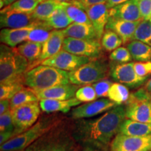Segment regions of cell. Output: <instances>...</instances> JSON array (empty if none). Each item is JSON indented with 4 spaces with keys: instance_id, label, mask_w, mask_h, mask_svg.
<instances>
[{
    "instance_id": "cell-27",
    "label": "cell",
    "mask_w": 151,
    "mask_h": 151,
    "mask_svg": "<svg viewBox=\"0 0 151 151\" xmlns=\"http://www.w3.org/2000/svg\"><path fill=\"white\" fill-rule=\"evenodd\" d=\"M62 6V3L53 0H43L37 6L32 16L36 20H46L57 9Z\"/></svg>"
},
{
    "instance_id": "cell-13",
    "label": "cell",
    "mask_w": 151,
    "mask_h": 151,
    "mask_svg": "<svg viewBox=\"0 0 151 151\" xmlns=\"http://www.w3.org/2000/svg\"><path fill=\"white\" fill-rule=\"evenodd\" d=\"M151 101L139 99L132 93L124 104L126 118L134 121L151 124Z\"/></svg>"
},
{
    "instance_id": "cell-19",
    "label": "cell",
    "mask_w": 151,
    "mask_h": 151,
    "mask_svg": "<svg viewBox=\"0 0 151 151\" xmlns=\"http://www.w3.org/2000/svg\"><path fill=\"white\" fill-rule=\"evenodd\" d=\"M65 36L62 29H54L50 33V37L43 44L42 52L39 59L35 64V67L40 65L41 62L48 58H51L62 50Z\"/></svg>"
},
{
    "instance_id": "cell-39",
    "label": "cell",
    "mask_w": 151,
    "mask_h": 151,
    "mask_svg": "<svg viewBox=\"0 0 151 151\" xmlns=\"http://www.w3.org/2000/svg\"><path fill=\"white\" fill-rule=\"evenodd\" d=\"M15 126L13 121L11 111L9 110L3 114L0 115V131L11 132L14 134Z\"/></svg>"
},
{
    "instance_id": "cell-32",
    "label": "cell",
    "mask_w": 151,
    "mask_h": 151,
    "mask_svg": "<svg viewBox=\"0 0 151 151\" xmlns=\"http://www.w3.org/2000/svg\"><path fill=\"white\" fill-rule=\"evenodd\" d=\"M43 0H18L3 8L1 11H15L24 14H32L37 6Z\"/></svg>"
},
{
    "instance_id": "cell-17",
    "label": "cell",
    "mask_w": 151,
    "mask_h": 151,
    "mask_svg": "<svg viewBox=\"0 0 151 151\" xmlns=\"http://www.w3.org/2000/svg\"><path fill=\"white\" fill-rule=\"evenodd\" d=\"M35 18L32 14H24L15 11H1L0 14V25L2 28L26 27L35 22Z\"/></svg>"
},
{
    "instance_id": "cell-34",
    "label": "cell",
    "mask_w": 151,
    "mask_h": 151,
    "mask_svg": "<svg viewBox=\"0 0 151 151\" xmlns=\"http://www.w3.org/2000/svg\"><path fill=\"white\" fill-rule=\"evenodd\" d=\"M133 40L141 41L151 46V20H141L134 35Z\"/></svg>"
},
{
    "instance_id": "cell-47",
    "label": "cell",
    "mask_w": 151,
    "mask_h": 151,
    "mask_svg": "<svg viewBox=\"0 0 151 151\" xmlns=\"http://www.w3.org/2000/svg\"><path fill=\"white\" fill-rule=\"evenodd\" d=\"M18 0H0V8L2 9V8H5L6 6L12 4Z\"/></svg>"
},
{
    "instance_id": "cell-30",
    "label": "cell",
    "mask_w": 151,
    "mask_h": 151,
    "mask_svg": "<svg viewBox=\"0 0 151 151\" xmlns=\"http://www.w3.org/2000/svg\"><path fill=\"white\" fill-rule=\"evenodd\" d=\"M129 90L124 85L120 83H113L108 93V98L117 105H122L129 99Z\"/></svg>"
},
{
    "instance_id": "cell-21",
    "label": "cell",
    "mask_w": 151,
    "mask_h": 151,
    "mask_svg": "<svg viewBox=\"0 0 151 151\" xmlns=\"http://www.w3.org/2000/svg\"><path fill=\"white\" fill-rule=\"evenodd\" d=\"M81 103L76 97L67 100L41 99L39 101L41 111L48 114L58 112L67 113L72 108L80 105Z\"/></svg>"
},
{
    "instance_id": "cell-10",
    "label": "cell",
    "mask_w": 151,
    "mask_h": 151,
    "mask_svg": "<svg viewBox=\"0 0 151 151\" xmlns=\"http://www.w3.org/2000/svg\"><path fill=\"white\" fill-rule=\"evenodd\" d=\"M110 76L113 80L128 88H137L144 83L148 78H141L137 74L134 62L111 65Z\"/></svg>"
},
{
    "instance_id": "cell-22",
    "label": "cell",
    "mask_w": 151,
    "mask_h": 151,
    "mask_svg": "<svg viewBox=\"0 0 151 151\" xmlns=\"http://www.w3.org/2000/svg\"><path fill=\"white\" fill-rule=\"evenodd\" d=\"M65 37L87 40H99V37L92 24H78L72 22L67 28L62 29Z\"/></svg>"
},
{
    "instance_id": "cell-6",
    "label": "cell",
    "mask_w": 151,
    "mask_h": 151,
    "mask_svg": "<svg viewBox=\"0 0 151 151\" xmlns=\"http://www.w3.org/2000/svg\"><path fill=\"white\" fill-rule=\"evenodd\" d=\"M111 65L104 57L92 59L78 69L69 71V80L72 84L79 86L95 83L110 75Z\"/></svg>"
},
{
    "instance_id": "cell-28",
    "label": "cell",
    "mask_w": 151,
    "mask_h": 151,
    "mask_svg": "<svg viewBox=\"0 0 151 151\" xmlns=\"http://www.w3.org/2000/svg\"><path fill=\"white\" fill-rule=\"evenodd\" d=\"M52 30H54L53 28L49 26L45 21L38 20L37 26L29 34L27 41L43 44L50 37Z\"/></svg>"
},
{
    "instance_id": "cell-33",
    "label": "cell",
    "mask_w": 151,
    "mask_h": 151,
    "mask_svg": "<svg viewBox=\"0 0 151 151\" xmlns=\"http://www.w3.org/2000/svg\"><path fill=\"white\" fill-rule=\"evenodd\" d=\"M123 43L122 39L118 35L111 29H105L101 39V44L106 51L111 52L116 50Z\"/></svg>"
},
{
    "instance_id": "cell-38",
    "label": "cell",
    "mask_w": 151,
    "mask_h": 151,
    "mask_svg": "<svg viewBox=\"0 0 151 151\" xmlns=\"http://www.w3.org/2000/svg\"><path fill=\"white\" fill-rule=\"evenodd\" d=\"M113 83L109 79H103L92 85L94 88L97 98L108 97V93Z\"/></svg>"
},
{
    "instance_id": "cell-31",
    "label": "cell",
    "mask_w": 151,
    "mask_h": 151,
    "mask_svg": "<svg viewBox=\"0 0 151 151\" xmlns=\"http://www.w3.org/2000/svg\"><path fill=\"white\" fill-rule=\"evenodd\" d=\"M39 101L35 91L29 88H24L10 99L11 111L26 104Z\"/></svg>"
},
{
    "instance_id": "cell-16",
    "label": "cell",
    "mask_w": 151,
    "mask_h": 151,
    "mask_svg": "<svg viewBox=\"0 0 151 151\" xmlns=\"http://www.w3.org/2000/svg\"><path fill=\"white\" fill-rule=\"evenodd\" d=\"M80 86L72 83L60 85L42 90H34L39 101L41 99L67 100L76 97Z\"/></svg>"
},
{
    "instance_id": "cell-12",
    "label": "cell",
    "mask_w": 151,
    "mask_h": 151,
    "mask_svg": "<svg viewBox=\"0 0 151 151\" xmlns=\"http://www.w3.org/2000/svg\"><path fill=\"white\" fill-rule=\"evenodd\" d=\"M116 106V104L109 99L101 98L74 107L71 111V118L72 120H79L93 118L110 110Z\"/></svg>"
},
{
    "instance_id": "cell-35",
    "label": "cell",
    "mask_w": 151,
    "mask_h": 151,
    "mask_svg": "<svg viewBox=\"0 0 151 151\" xmlns=\"http://www.w3.org/2000/svg\"><path fill=\"white\" fill-rule=\"evenodd\" d=\"M24 88L22 81L1 84L0 86V99H11L14 95Z\"/></svg>"
},
{
    "instance_id": "cell-15",
    "label": "cell",
    "mask_w": 151,
    "mask_h": 151,
    "mask_svg": "<svg viewBox=\"0 0 151 151\" xmlns=\"http://www.w3.org/2000/svg\"><path fill=\"white\" fill-rule=\"evenodd\" d=\"M109 17L129 22L142 20L138 0H129L109 9Z\"/></svg>"
},
{
    "instance_id": "cell-49",
    "label": "cell",
    "mask_w": 151,
    "mask_h": 151,
    "mask_svg": "<svg viewBox=\"0 0 151 151\" xmlns=\"http://www.w3.org/2000/svg\"><path fill=\"white\" fill-rule=\"evenodd\" d=\"M53 1H58V2L60 3H65V2H72L74 0H53Z\"/></svg>"
},
{
    "instance_id": "cell-11",
    "label": "cell",
    "mask_w": 151,
    "mask_h": 151,
    "mask_svg": "<svg viewBox=\"0 0 151 151\" xmlns=\"http://www.w3.org/2000/svg\"><path fill=\"white\" fill-rule=\"evenodd\" d=\"M92 60V58L88 57L76 55L65 50H62L54 56L41 62L40 65L50 66L69 72L78 69Z\"/></svg>"
},
{
    "instance_id": "cell-3",
    "label": "cell",
    "mask_w": 151,
    "mask_h": 151,
    "mask_svg": "<svg viewBox=\"0 0 151 151\" xmlns=\"http://www.w3.org/2000/svg\"><path fill=\"white\" fill-rule=\"evenodd\" d=\"M65 118L57 113L41 116L31 127L1 145V151H23L39 138L60 124Z\"/></svg>"
},
{
    "instance_id": "cell-51",
    "label": "cell",
    "mask_w": 151,
    "mask_h": 151,
    "mask_svg": "<svg viewBox=\"0 0 151 151\" xmlns=\"http://www.w3.org/2000/svg\"><path fill=\"white\" fill-rule=\"evenodd\" d=\"M150 104H151V102H150Z\"/></svg>"
},
{
    "instance_id": "cell-5",
    "label": "cell",
    "mask_w": 151,
    "mask_h": 151,
    "mask_svg": "<svg viewBox=\"0 0 151 151\" xmlns=\"http://www.w3.org/2000/svg\"><path fill=\"white\" fill-rule=\"evenodd\" d=\"M29 62L16 48L1 43L0 46V83L22 81L29 69Z\"/></svg>"
},
{
    "instance_id": "cell-4",
    "label": "cell",
    "mask_w": 151,
    "mask_h": 151,
    "mask_svg": "<svg viewBox=\"0 0 151 151\" xmlns=\"http://www.w3.org/2000/svg\"><path fill=\"white\" fill-rule=\"evenodd\" d=\"M68 83H70L69 71L47 65L36 66L23 76L24 86L33 90H42Z\"/></svg>"
},
{
    "instance_id": "cell-29",
    "label": "cell",
    "mask_w": 151,
    "mask_h": 151,
    "mask_svg": "<svg viewBox=\"0 0 151 151\" xmlns=\"http://www.w3.org/2000/svg\"><path fill=\"white\" fill-rule=\"evenodd\" d=\"M44 21L54 29H64L73 22L62 7V4L61 7L57 9L50 16V18Z\"/></svg>"
},
{
    "instance_id": "cell-50",
    "label": "cell",
    "mask_w": 151,
    "mask_h": 151,
    "mask_svg": "<svg viewBox=\"0 0 151 151\" xmlns=\"http://www.w3.org/2000/svg\"><path fill=\"white\" fill-rule=\"evenodd\" d=\"M80 150H81V146H79L78 148L76 149V150L75 151H80Z\"/></svg>"
},
{
    "instance_id": "cell-20",
    "label": "cell",
    "mask_w": 151,
    "mask_h": 151,
    "mask_svg": "<svg viewBox=\"0 0 151 151\" xmlns=\"http://www.w3.org/2000/svg\"><path fill=\"white\" fill-rule=\"evenodd\" d=\"M140 22L141 20L136 22L125 21V20H117L109 17L106 29L115 32L121 38L124 44H126L133 40L135 30Z\"/></svg>"
},
{
    "instance_id": "cell-24",
    "label": "cell",
    "mask_w": 151,
    "mask_h": 151,
    "mask_svg": "<svg viewBox=\"0 0 151 151\" xmlns=\"http://www.w3.org/2000/svg\"><path fill=\"white\" fill-rule=\"evenodd\" d=\"M62 7L65 9L68 16L74 23L92 24L88 14L85 10V6L74 0L72 2L62 3Z\"/></svg>"
},
{
    "instance_id": "cell-40",
    "label": "cell",
    "mask_w": 151,
    "mask_h": 151,
    "mask_svg": "<svg viewBox=\"0 0 151 151\" xmlns=\"http://www.w3.org/2000/svg\"><path fill=\"white\" fill-rule=\"evenodd\" d=\"M134 67L137 74L141 78H148L151 74V61L135 62Z\"/></svg>"
},
{
    "instance_id": "cell-2",
    "label": "cell",
    "mask_w": 151,
    "mask_h": 151,
    "mask_svg": "<svg viewBox=\"0 0 151 151\" xmlns=\"http://www.w3.org/2000/svg\"><path fill=\"white\" fill-rule=\"evenodd\" d=\"M71 122L65 118L23 151H75L80 146L73 137Z\"/></svg>"
},
{
    "instance_id": "cell-9",
    "label": "cell",
    "mask_w": 151,
    "mask_h": 151,
    "mask_svg": "<svg viewBox=\"0 0 151 151\" xmlns=\"http://www.w3.org/2000/svg\"><path fill=\"white\" fill-rule=\"evenodd\" d=\"M109 151H151V135L134 137L118 134L111 141Z\"/></svg>"
},
{
    "instance_id": "cell-1",
    "label": "cell",
    "mask_w": 151,
    "mask_h": 151,
    "mask_svg": "<svg viewBox=\"0 0 151 151\" xmlns=\"http://www.w3.org/2000/svg\"><path fill=\"white\" fill-rule=\"evenodd\" d=\"M125 119V106L117 105L97 118L73 120V137L80 146L89 145L109 151L111 141Z\"/></svg>"
},
{
    "instance_id": "cell-45",
    "label": "cell",
    "mask_w": 151,
    "mask_h": 151,
    "mask_svg": "<svg viewBox=\"0 0 151 151\" xmlns=\"http://www.w3.org/2000/svg\"><path fill=\"white\" fill-rule=\"evenodd\" d=\"M127 1H129V0H107L106 4L107 7L110 9L117 5L121 4L126 2Z\"/></svg>"
},
{
    "instance_id": "cell-8",
    "label": "cell",
    "mask_w": 151,
    "mask_h": 151,
    "mask_svg": "<svg viewBox=\"0 0 151 151\" xmlns=\"http://www.w3.org/2000/svg\"><path fill=\"white\" fill-rule=\"evenodd\" d=\"M62 50L76 55L96 59L102 57L103 48L99 40H87L66 37Z\"/></svg>"
},
{
    "instance_id": "cell-43",
    "label": "cell",
    "mask_w": 151,
    "mask_h": 151,
    "mask_svg": "<svg viewBox=\"0 0 151 151\" xmlns=\"http://www.w3.org/2000/svg\"><path fill=\"white\" fill-rule=\"evenodd\" d=\"M76 1H78L83 6L87 7L90 6L99 4L106 3L107 0H76Z\"/></svg>"
},
{
    "instance_id": "cell-48",
    "label": "cell",
    "mask_w": 151,
    "mask_h": 151,
    "mask_svg": "<svg viewBox=\"0 0 151 151\" xmlns=\"http://www.w3.org/2000/svg\"><path fill=\"white\" fill-rule=\"evenodd\" d=\"M146 89L148 90V91L151 93V78L149 79L148 82H147V83L146 84V86L144 87Z\"/></svg>"
},
{
    "instance_id": "cell-18",
    "label": "cell",
    "mask_w": 151,
    "mask_h": 151,
    "mask_svg": "<svg viewBox=\"0 0 151 151\" xmlns=\"http://www.w3.org/2000/svg\"><path fill=\"white\" fill-rule=\"evenodd\" d=\"M37 22L38 20L26 27L16 29L3 28L0 32V41L3 44L11 48H16L21 43L27 41L29 34L37 26Z\"/></svg>"
},
{
    "instance_id": "cell-37",
    "label": "cell",
    "mask_w": 151,
    "mask_h": 151,
    "mask_svg": "<svg viewBox=\"0 0 151 151\" xmlns=\"http://www.w3.org/2000/svg\"><path fill=\"white\" fill-rule=\"evenodd\" d=\"M76 97L81 102L88 103L97 99V96L93 86L91 85H87L78 88L76 93Z\"/></svg>"
},
{
    "instance_id": "cell-23",
    "label": "cell",
    "mask_w": 151,
    "mask_h": 151,
    "mask_svg": "<svg viewBox=\"0 0 151 151\" xmlns=\"http://www.w3.org/2000/svg\"><path fill=\"white\" fill-rule=\"evenodd\" d=\"M118 134L134 137H146L151 135V124L125 119L120 125Z\"/></svg>"
},
{
    "instance_id": "cell-42",
    "label": "cell",
    "mask_w": 151,
    "mask_h": 151,
    "mask_svg": "<svg viewBox=\"0 0 151 151\" xmlns=\"http://www.w3.org/2000/svg\"><path fill=\"white\" fill-rule=\"evenodd\" d=\"M13 137H14V132H0V145H3L4 143H6Z\"/></svg>"
},
{
    "instance_id": "cell-7",
    "label": "cell",
    "mask_w": 151,
    "mask_h": 151,
    "mask_svg": "<svg viewBox=\"0 0 151 151\" xmlns=\"http://www.w3.org/2000/svg\"><path fill=\"white\" fill-rule=\"evenodd\" d=\"M41 111L39 101L26 104L11 110L15 126L14 137L33 126L40 117Z\"/></svg>"
},
{
    "instance_id": "cell-41",
    "label": "cell",
    "mask_w": 151,
    "mask_h": 151,
    "mask_svg": "<svg viewBox=\"0 0 151 151\" xmlns=\"http://www.w3.org/2000/svg\"><path fill=\"white\" fill-rule=\"evenodd\" d=\"M142 20H150L151 19V0H138Z\"/></svg>"
},
{
    "instance_id": "cell-44",
    "label": "cell",
    "mask_w": 151,
    "mask_h": 151,
    "mask_svg": "<svg viewBox=\"0 0 151 151\" xmlns=\"http://www.w3.org/2000/svg\"><path fill=\"white\" fill-rule=\"evenodd\" d=\"M11 110L10 99H3L0 101V115Z\"/></svg>"
},
{
    "instance_id": "cell-14",
    "label": "cell",
    "mask_w": 151,
    "mask_h": 151,
    "mask_svg": "<svg viewBox=\"0 0 151 151\" xmlns=\"http://www.w3.org/2000/svg\"><path fill=\"white\" fill-rule=\"evenodd\" d=\"M85 10L97 34L99 39L101 40L109 18V9L106 3H103L85 6Z\"/></svg>"
},
{
    "instance_id": "cell-36",
    "label": "cell",
    "mask_w": 151,
    "mask_h": 151,
    "mask_svg": "<svg viewBox=\"0 0 151 151\" xmlns=\"http://www.w3.org/2000/svg\"><path fill=\"white\" fill-rule=\"evenodd\" d=\"M109 59L113 64H124L130 62L132 59V55L127 48L119 47L114 50L109 55Z\"/></svg>"
},
{
    "instance_id": "cell-46",
    "label": "cell",
    "mask_w": 151,
    "mask_h": 151,
    "mask_svg": "<svg viewBox=\"0 0 151 151\" xmlns=\"http://www.w3.org/2000/svg\"><path fill=\"white\" fill-rule=\"evenodd\" d=\"M80 151H107L103 149H101L97 147L93 146H89V145H86V146H81V150Z\"/></svg>"
},
{
    "instance_id": "cell-52",
    "label": "cell",
    "mask_w": 151,
    "mask_h": 151,
    "mask_svg": "<svg viewBox=\"0 0 151 151\" xmlns=\"http://www.w3.org/2000/svg\"><path fill=\"white\" fill-rule=\"evenodd\" d=\"M150 20H151V19H150Z\"/></svg>"
},
{
    "instance_id": "cell-26",
    "label": "cell",
    "mask_w": 151,
    "mask_h": 151,
    "mask_svg": "<svg viewBox=\"0 0 151 151\" xmlns=\"http://www.w3.org/2000/svg\"><path fill=\"white\" fill-rule=\"evenodd\" d=\"M127 48L134 60L139 62L151 61V46L133 40L127 43Z\"/></svg>"
},
{
    "instance_id": "cell-25",
    "label": "cell",
    "mask_w": 151,
    "mask_h": 151,
    "mask_svg": "<svg viewBox=\"0 0 151 151\" xmlns=\"http://www.w3.org/2000/svg\"><path fill=\"white\" fill-rule=\"evenodd\" d=\"M43 44L39 43L25 41L16 47V50L29 62V69L35 67L42 52ZM28 69V70H29Z\"/></svg>"
}]
</instances>
